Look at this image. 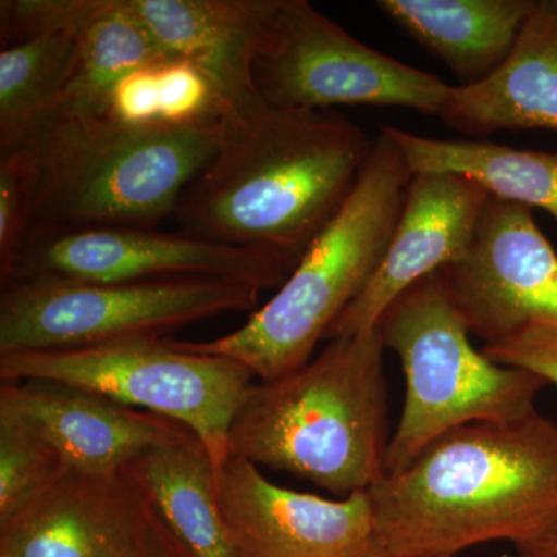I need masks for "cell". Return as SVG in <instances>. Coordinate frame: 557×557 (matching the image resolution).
I'll use <instances>...</instances> for the list:
<instances>
[{
    "label": "cell",
    "mask_w": 557,
    "mask_h": 557,
    "mask_svg": "<svg viewBox=\"0 0 557 557\" xmlns=\"http://www.w3.org/2000/svg\"><path fill=\"white\" fill-rule=\"evenodd\" d=\"M329 341L307 364L248 387L228 449L347 497L386 478V347L379 329Z\"/></svg>",
    "instance_id": "cell-3"
},
{
    "label": "cell",
    "mask_w": 557,
    "mask_h": 557,
    "mask_svg": "<svg viewBox=\"0 0 557 557\" xmlns=\"http://www.w3.org/2000/svg\"><path fill=\"white\" fill-rule=\"evenodd\" d=\"M104 115L134 126L189 127L220 124L226 109L214 84L199 69L159 57L119 81Z\"/></svg>",
    "instance_id": "cell-23"
},
{
    "label": "cell",
    "mask_w": 557,
    "mask_h": 557,
    "mask_svg": "<svg viewBox=\"0 0 557 557\" xmlns=\"http://www.w3.org/2000/svg\"><path fill=\"white\" fill-rule=\"evenodd\" d=\"M368 496L375 541L397 555L453 557L493 541L528 547L557 525V423L534 410L453 429Z\"/></svg>",
    "instance_id": "cell-2"
},
{
    "label": "cell",
    "mask_w": 557,
    "mask_h": 557,
    "mask_svg": "<svg viewBox=\"0 0 557 557\" xmlns=\"http://www.w3.org/2000/svg\"><path fill=\"white\" fill-rule=\"evenodd\" d=\"M536 0H380L388 20L474 86L508 60Z\"/></svg>",
    "instance_id": "cell-19"
},
{
    "label": "cell",
    "mask_w": 557,
    "mask_h": 557,
    "mask_svg": "<svg viewBox=\"0 0 557 557\" xmlns=\"http://www.w3.org/2000/svg\"><path fill=\"white\" fill-rule=\"evenodd\" d=\"M260 292L222 278L14 281L0 295V355L168 338L203 319L258 310Z\"/></svg>",
    "instance_id": "cell-7"
},
{
    "label": "cell",
    "mask_w": 557,
    "mask_h": 557,
    "mask_svg": "<svg viewBox=\"0 0 557 557\" xmlns=\"http://www.w3.org/2000/svg\"><path fill=\"white\" fill-rule=\"evenodd\" d=\"M75 36L76 61L57 115L100 116L113 87L132 70L163 57L126 0H2L0 42L44 30Z\"/></svg>",
    "instance_id": "cell-16"
},
{
    "label": "cell",
    "mask_w": 557,
    "mask_h": 557,
    "mask_svg": "<svg viewBox=\"0 0 557 557\" xmlns=\"http://www.w3.org/2000/svg\"><path fill=\"white\" fill-rule=\"evenodd\" d=\"M222 123L134 126L109 116H51L27 148L38 161L35 222L157 228L211 159Z\"/></svg>",
    "instance_id": "cell-5"
},
{
    "label": "cell",
    "mask_w": 557,
    "mask_h": 557,
    "mask_svg": "<svg viewBox=\"0 0 557 557\" xmlns=\"http://www.w3.org/2000/svg\"><path fill=\"white\" fill-rule=\"evenodd\" d=\"M483 354L498 364L534 373L557 386V330L531 325L511 338L486 344Z\"/></svg>",
    "instance_id": "cell-26"
},
{
    "label": "cell",
    "mask_w": 557,
    "mask_h": 557,
    "mask_svg": "<svg viewBox=\"0 0 557 557\" xmlns=\"http://www.w3.org/2000/svg\"><path fill=\"white\" fill-rule=\"evenodd\" d=\"M520 557H557V525L541 541L519 548Z\"/></svg>",
    "instance_id": "cell-28"
},
{
    "label": "cell",
    "mask_w": 557,
    "mask_h": 557,
    "mask_svg": "<svg viewBox=\"0 0 557 557\" xmlns=\"http://www.w3.org/2000/svg\"><path fill=\"white\" fill-rule=\"evenodd\" d=\"M410 177L405 153L384 126L346 203L276 295L236 332L203 343H175L194 354L234 359L259 381L276 380L307 364L319 341L380 269Z\"/></svg>",
    "instance_id": "cell-4"
},
{
    "label": "cell",
    "mask_w": 557,
    "mask_h": 557,
    "mask_svg": "<svg viewBox=\"0 0 557 557\" xmlns=\"http://www.w3.org/2000/svg\"><path fill=\"white\" fill-rule=\"evenodd\" d=\"M126 3L160 54L189 62L214 84L225 104V119L262 101L252 70L273 0Z\"/></svg>",
    "instance_id": "cell-17"
},
{
    "label": "cell",
    "mask_w": 557,
    "mask_h": 557,
    "mask_svg": "<svg viewBox=\"0 0 557 557\" xmlns=\"http://www.w3.org/2000/svg\"><path fill=\"white\" fill-rule=\"evenodd\" d=\"M384 347L401 361L405 405L388 442L386 475L408 468L453 429L508 423L533 413L547 383L528 370L498 364L469 341L442 270L398 296L381 317Z\"/></svg>",
    "instance_id": "cell-6"
},
{
    "label": "cell",
    "mask_w": 557,
    "mask_h": 557,
    "mask_svg": "<svg viewBox=\"0 0 557 557\" xmlns=\"http://www.w3.org/2000/svg\"><path fill=\"white\" fill-rule=\"evenodd\" d=\"M256 89L276 108H406L438 116L450 86L354 38L307 0H273L256 54Z\"/></svg>",
    "instance_id": "cell-9"
},
{
    "label": "cell",
    "mask_w": 557,
    "mask_h": 557,
    "mask_svg": "<svg viewBox=\"0 0 557 557\" xmlns=\"http://www.w3.org/2000/svg\"><path fill=\"white\" fill-rule=\"evenodd\" d=\"M156 509L129 472L70 471L0 523V553L11 557H124Z\"/></svg>",
    "instance_id": "cell-14"
},
{
    "label": "cell",
    "mask_w": 557,
    "mask_h": 557,
    "mask_svg": "<svg viewBox=\"0 0 557 557\" xmlns=\"http://www.w3.org/2000/svg\"><path fill=\"white\" fill-rule=\"evenodd\" d=\"M412 174L454 172L497 199L541 208L557 225V150L516 149L487 139H437L386 126Z\"/></svg>",
    "instance_id": "cell-21"
},
{
    "label": "cell",
    "mask_w": 557,
    "mask_h": 557,
    "mask_svg": "<svg viewBox=\"0 0 557 557\" xmlns=\"http://www.w3.org/2000/svg\"><path fill=\"white\" fill-rule=\"evenodd\" d=\"M295 269L260 249L218 244L182 231L33 223L5 285L28 278L100 284L222 278L278 289Z\"/></svg>",
    "instance_id": "cell-10"
},
{
    "label": "cell",
    "mask_w": 557,
    "mask_h": 557,
    "mask_svg": "<svg viewBox=\"0 0 557 557\" xmlns=\"http://www.w3.org/2000/svg\"><path fill=\"white\" fill-rule=\"evenodd\" d=\"M255 379L234 359L194 354L170 338L0 355V381L69 384L177 421L207 446L215 475L230 457L231 423Z\"/></svg>",
    "instance_id": "cell-8"
},
{
    "label": "cell",
    "mask_w": 557,
    "mask_h": 557,
    "mask_svg": "<svg viewBox=\"0 0 557 557\" xmlns=\"http://www.w3.org/2000/svg\"><path fill=\"white\" fill-rule=\"evenodd\" d=\"M126 471L189 557H239L220 512L214 465L196 434L149 449Z\"/></svg>",
    "instance_id": "cell-20"
},
{
    "label": "cell",
    "mask_w": 557,
    "mask_h": 557,
    "mask_svg": "<svg viewBox=\"0 0 557 557\" xmlns=\"http://www.w3.org/2000/svg\"><path fill=\"white\" fill-rule=\"evenodd\" d=\"M38 161L30 148L0 152V284L10 281L33 222Z\"/></svg>",
    "instance_id": "cell-25"
},
{
    "label": "cell",
    "mask_w": 557,
    "mask_h": 557,
    "mask_svg": "<svg viewBox=\"0 0 557 557\" xmlns=\"http://www.w3.org/2000/svg\"><path fill=\"white\" fill-rule=\"evenodd\" d=\"M442 271L469 333L485 346L531 325L557 330V252L533 209L491 196L471 248Z\"/></svg>",
    "instance_id": "cell-11"
},
{
    "label": "cell",
    "mask_w": 557,
    "mask_h": 557,
    "mask_svg": "<svg viewBox=\"0 0 557 557\" xmlns=\"http://www.w3.org/2000/svg\"><path fill=\"white\" fill-rule=\"evenodd\" d=\"M0 557H11V556L7 555V553H0Z\"/></svg>",
    "instance_id": "cell-30"
},
{
    "label": "cell",
    "mask_w": 557,
    "mask_h": 557,
    "mask_svg": "<svg viewBox=\"0 0 557 557\" xmlns=\"http://www.w3.org/2000/svg\"><path fill=\"white\" fill-rule=\"evenodd\" d=\"M70 471L49 440L20 417L0 410V523Z\"/></svg>",
    "instance_id": "cell-24"
},
{
    "label": "cell",
    "mask_w": 557,
    "mask_h": 557,
    "mask_svg": "<svg viewBox=\"0 0 557 557\" xmlns=\"http://www.w3.org/2000/svg\"><path fill=\"white\" fill-rule=\"evenodd\" d=\"M437 119L475 139L557 132V0H536L505 64L474 86H450Z\"/></svg>",
    "instance_id": "cell-18"
},
{
    "label": "cell",
    "mask_w": 557,
    "mask_h": 557,
    "mask_svg": "<svg viewBox=\"0 0 557 557\" xmlns=\"http://www.w3.org/2000/svg\"><path fill=\"white\" fill-rule=\"evenodd\" d=\"M491 194L454 172H416L394 236L364 292L330 327L325 339L370 332L387 307L421 278L458 262L478 231Z\"/></svg>",
    "instance_id": "cell-13"
},
{
    "label": "cell",
    "mask_w": 557,
    "mask_h": 557,
    "mask_svg": "<svg viewBox=\"0 0 557 557\" xmlns=\"http://www.w3.org/2000/svg\"><path fill=\"white\" fill-rule=\"evenodd\" d=\"M76 61L64 28H44L0 51V152L24 148L60 109Z\"/></svg>",
    "instance_id": "cell-22"
},
{
    "label": "cell",
    "mask_w": 557,
    "mask_h": 557,
    "mask_svg": "<svg viewBox=\"0 0 557 557\" xmlns=\"http://www.w3.org/2000/svg\"><path fill=\"white\" fill-rule=\"evenodd\" d=\"M215 490L239 557H355L375 541L368 491L343 500L296 493L239 456L226 458Z\"/></svg>",
    "instance_id": "cell-12"
},
{
    "label": "cell",
    "mask_w": 557,
    "mask_h": 557,
    "mask_svg": "<svg viewBox=\"0 0 557 557\" xmlns=\"http://www.w3.org/2000/svg\"><path fill=\"white\" fill-rule=\"evenodd\" d=\"M355 557H412V556H403L397 555V553L388 552V549L381 547L379 542L373 541L372 544L369 545L364 552L359 553L358 556Z\"/></svg>",
    "instance_id": "cell-29"
},
{
    "label": "cell",
    "mask_w": 557,
    "mask_h": 557,
    "mask_svg": "<svg viewBox=\"0 0 557 557\" xmlns=\"http://www.w3.org/2000/svg\"><path fill=\"white\" fill-rule=\"evenodd\" d=\"M373 139L335 110L259 101L222 121L218 148L174 219L200 239L298 267L357 185Z\"/></svg>",
    "instance_id": "cell-1"
},
{
    "label": "cell",
    "mask_w": 557,
    "mask_h": 557,
    "mask_svg": "<svg viewBox=\"0 0 557 557\" xmlns=\"http://www.w3.org/2000/svg\"><path fill=\"white\" fill-rule=\"evenodd\" d=\"M0 410L49 440L72 471L113 475L149 449L194 434L146 410L53 381H0Z\"/></svg>",
    "instance_id": "cell-15"
},
{
    "label": "cell",
    "mask_w": 557,
    "mask_h": 557,
    "mask_svg": "<svg viewBox=\"0 0 557 557\" xmlns=\"http://www.w3.org/2000/svg\"><path fill=\"white\" fill-rule=\"evenodd\" d=\"M124 557H189L159 516H153L145 534Z\"/></svg>",
    "instance_id": "cell-27"
}]
</instances>
